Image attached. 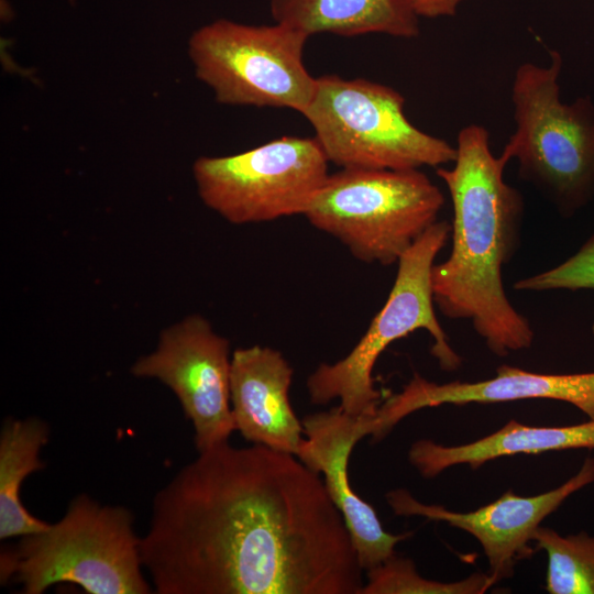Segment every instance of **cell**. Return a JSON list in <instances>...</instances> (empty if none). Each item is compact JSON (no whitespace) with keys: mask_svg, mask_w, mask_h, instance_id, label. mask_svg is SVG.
I'll list each match as a JSON object with an SVG mask.
<instances>
[{"mask_svg":"<svg viewBox=\"0 0 594 594\" xmlns=\"http://www.w3.org/2000/svg\"><path fill=\"white\" fill-rule=\"evenodd\" d=\"M140 552L158 594H361L364 584L323 480L263 444L199 452L154 496Z\"/></svg>","mask_w":594,"mask_h":594,"instance_id":"cell-1","label":"cell"},{"mask_svg":"<svg viewBox=\"0 0 594 594\" xmlns=\"http://www.w3.org/2000/svg\"><path fill=\"white\" fill-rule=\"evenodd\" d=\"M455 152L451 167L436 169L450 194L453 219L450 255L431 270L433 300L444 317L471 321L488 350L506 356L530 348L535 338L503 283V268L520 245L524 198L505 182L508 162L493 154L485 127H463Z\"/></svg>","mask_w":594,"mask_h":594,"instance_id":"cell-2","label":"cell"},{"mask_svg":"<svg viewBox=\"0 0 594 594\" xmlns=\"http://www.w3.org/2000/svg\"><path fill=\"white\" fill-rule=\"evenodd\" d=\"M549 55L546 66L525 62L515 72V131L501 156L516 161L520 178L568 218L594 199V102L561 100L563 58L556 50Z\"/></svg>","mask_w":594,"mask_h":594,"instance_id":"cell-3","label":"cell"},{"mask_svg":"<svg viewBox=\"0 0 594 594\" xmlns=\"http://www.w3.org/2000/svg\"><path fill=\"white\" fill-rule=\"evenodd\" d=\"M140 539L129 509L81 494L56 524L1 553V581L14 576L25 594H42L57 583L89 594H148Z\"/></svg>","mask_w":594,"mask_h":594,"instance_id":"cell-4","label":"cell"},{"mask_svg":"<svg viewBox=\"0 0 594 594\" xmlns=\"http://www.w3.org/2000/svg\"><path fill=\"white\" fill-rule=\"evenodd\" d=\"M450 235L451 223L438 220L403 254L387 300L364 336L345 358L321 363L309 375L307 389L312 404L339 399L344 413L373 417L381 400L372 375L377 359L389 344L419 329L431 336L430 353L442 370L460 367L462 359L437 318L431 287L435 260Z\"/></svg>","mask_w":594,"mask_h":594,"instance_id":"cell-5","label":"cell"},{"mask_svg":"<svg viewBox=\"0 0 594 594\" xmlns=\"http://www.w3.org/2000/svg\"><path fill=\"white\" fill-rule=\"evenodd\" d=\"M444 205L420 169L340 168L329 174L304 216L367 264H397Z\"/></svg>","mask_w":594,"mask_h":594,"instance_id":"cell-6","label":"cell"},{"mask_svg":"<svg viewBox=\"0 0 594 594\" xmlns=\"http://www.w3.org/2000/svg\"><path fill=\"white\" fill-rule=\"evenodd\" d=\"M301 114L328 162L340 168H437L455 160V146L414 125L405 113V98L386 85L317 77Z\"/></svg>","mask_w":594,"mask_h":594,"instance_id":"cell-7","label":"cell"},{"mask_svg":"<svg viewBox=\"0 0 594 594\" xmlns=\"http://www.w3.org/2000/svg\"><path fill=\"white\" fill-rule=\"evenodd\" d=\"M308 38L282 23L248 25L221 19L191 34L188 54L196 77L218 102L301 113L317 80L302 59Z\"/></svg>","mask_w":594,"mask_h":594,"instance_id":"cell-8","label":"cell"},{"mask_svg":"<svg viewBox=\"0 0 594 594\" xmlns=\"http://www.w3.org/2000/svg\"><path fill=\"white\" fill-rule=\"evenodd\" d=\"M315 138L283 136L234 155L199 157L193 167L204 204L234 224L302 215L327 180Z\"/></svg>","mask_w":594,"mask_h":594,"instance_id":"cell-9","label":"cell"},{"mask_svg":"<svg viewBox=\"0 0 594 594\" xmlns=\"http://www.w3.org/2000/svg\"><path fill=\"white\" fill-rule=\"evenodd\" d=\"M136 377L168 386L193 422L198 452L228 441L237 430L231 408L229 341L207 319L191 315L167 329L156 349L131 367Z\"/></svg>","mask_w":594,"mask_h":594,"instance_id":"cell-10","label":"cell"},{"mask_svg":"<svg viewBox=\"0 0 594 594\" xmlns=\"http://www.w3.org/2000/svg\"><path fill=\"white\" fill-rule=\"evenodd\" d=\"M593 482L594 458L587 457L579 472L554 490L528 497L508 490L498 499L472 512H453L421 503L404 488L388 492L386 501L396 515L444 521L472 535L487 558L488 575L495 584L510 578L516 563L534 553L529 543L542 520L569 496Z\"/></svg>","mask_w":594,"mask_h":594,"instance_id":"cell-11","label":"cell"},{"mask_svg":"<svg viewBox=\"0 0 594 594\" xmlns=\"http://www.w3.org/2000/svg\"><path fill=\"white\" fill-rule=\"evenodd\" d=\"M369 416H351L339 406L306 416L305 438L296 457L311 471L323 474L333 504L350 532L359 562L370 570L395 554V546L411 532L393 535L384 530L375 509L351 487L349 460L354 446L367 436Z\"/></svg>","mask_w":594,"mask_h":594,"instance_id":"cell-12","label":"cell"},{"mask_svg":"<svg viewBox=\"0 0 594 594\" xmlns=\"http://www.w3.org/2000/svg\"><path fill=\"white\" fill-rule=\"evenodd\" d=\"M537 398L569 403L594 420V372L541 374L503 364L492 378L446 384L427 381L415 373L402 392L378 406L370 419V435L381 440L402 419L426 407Z\"/></svg>","mask_w":594,"mask_h":594,"instance_id":"cell-13","label":"cell"},{"mask_svg":"<svg viewBox=\"0 0 594 594\" xmlns=\"http://www.w3.org/2000/svg\"><path fill=\"white\" fill-rule=\"evenodd\" d=\"M294 370L272 348L237 349L231 358V408L237 430L253 444L297 453L304 428L289 402Z\"/></svg>","mask_w":594,"mask_h":594,"instance_id":"cell-14","label":"cell"},{"mask_svg":"<svg viewBox=\"0 0 594 594\" xmlns=\"http://www.w3.org/2000/svg\"><path fill=\"white\" fill-rule=\"evenodd\" d=\"M570 449H594L593 419L564 427H531L509 420L484 438L455 447L422 439L411 444L408 460L421 476L432 479L455 465L477 469L497 458Z\"/></svg>","mask_w":594,"mask_h":594,"instance_id":"cell-15","label":"cell"},{"mask_svg":"<svg viewBox=\"0 0 594 594\" xmlns=\"http://www.w3.org/2000/svg\"><path fill=\"white\" fill-rule=\"evenodd\" d=\"M276 23L308 36L382 33L396 37L419 34V16L405 0H270Z\"/></svg>","mask_w":594,"mask_h":594,"instance_id":"cell-16","label":"cell"},{"mask_svg":"<svg viewBox=\"0 0 594 594\" xmlns=\"http://www.w3.org/2000/svg\"><path fill=\"white\" fill-rule=\"evenodd\" d=\"M50 430L43 420L10 419L0 437V538L23 537L45 530L50 524L34 517L23 506L20 493L24 480L44 468L40 459Z\"/></svg>","mask_w":594,"mask_h":594,"instance_id":"cell-17","label":"cell"},{"mask_svg":"<svg viewBox=\"0 0 594 594\" xmlns=\"http://www.w3.org/2000/svg\"><path fill=\"white\" fill-rule=\"evenodd\" d=\"M532 542L548 556L546 590L550 594H594V536H562L539 526Z\"/></svg>","mask_w":594,"mask_h":594,"instance_id":"cell-18","label":"cell"},{"mask_svg":"<svg viewBox=\"0 0 594 594\" xmlns=\"http://www.w3.org/2000/svg\"><path fill=\"white\" fill-rule=\"evenodd\" d=\"M493 585L488 573L481 572L457 582L428 580L417 572L410 559L395 553L367 570L361 594H482Z\"/></svg>","mask_w":594,"mask_h":594,"instance_id":"cell-19","label":"cell"},{"mask_svg":"<svg viewBox=\"0 0 594 594\" xmlns=\"http://www.w3.org/2000/svg\"><path fill=\"white\" fill-rule=\"evenodd\" d=\"M520 292L594 290V234L557 266L514 283Z\"/></svg>","mask_w":594,"mask_h":594,"instance_id":"cell-20","label":"cell"},{"mask_svg":"<svg viewBox=\"0 0 594 594\" xmlns=\"http://www.w3.org/2000/svg\"><path fill=\"white\" fill-rule=\"evenodd\" d=\"M420 18L452 16L457 13L462 0H405Z\"/></svg>","mask_w":594,"mask_h":594,"instance_id":"cell-21","label":"cell"},{"mask_svg":"<svg viewBox=\"0 0 594 594\" xmlns=\"http://www.w3.org/2000/svg\"><path fill=\"white\" fill-rule=\"evenodd\" d=\"M593 330H594V326H593Z\"/></svg>","mask_w":594,"mask_h":594,"instance_id":"cell-22","label":"cell"}]
</instances>
